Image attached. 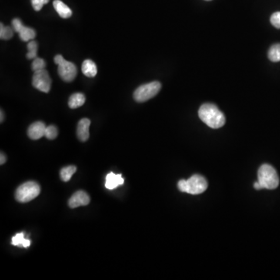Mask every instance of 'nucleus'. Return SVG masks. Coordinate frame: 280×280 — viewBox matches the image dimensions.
<instances>
[{
  "instance_id": "nucleus-25",
  "label": "nucleus",
  "mask_w": 280,
  "mask_h": 280,
  "mask_svg": "<svg viewBox=\"0 0 280 280\" xmlns=\"http://www.w3.org/2000/svg\"><path fill=\"white\" fill-rule=\"evenodd\" d=\"M24 24H23V23L21 22V20L17 19V18L13 20L12 21L13 29H14V31H16V32L19 33V31H21V28H22L23 27H24Z\"/></svg>"
},
{
  "instance_id": "nucleus-11",
  "label": "nucleus",
  "mask_w": 280,
  "mask_h": 280,
  "mask_svg": "<svg viewBox=\"0 0 280 280\" xmlns=\"http://www.w3.org/2000/svg\"><path fill=\"white\" fill-rule=\"evenodd\" d=\"M123 184L124 179L121 176V174H116L115 173L111 172L107 175L105 187L108 189H115L117 187L122 185Z\"/></svg>"
},
{
  "instance_id": "nucleus-15",
  "label": "nucleus",
  "mask_w": 280,
  "mask_h": 280,
  "mask_svg": "<svg viewBox=\"0 0 280 280\" xmlns=\"http://www.w3.org/2000/svg\"><path fill=\"white\" fill-rule=\"evenodd\" d=\"M19 36L21 39L24 41H29L31 40L34 39L36 36V32L32 28H28V27H26L24 26L22 28H21V31H19Z\"/></svg>"
},
{
  "instance_id": "nucleus-20",
  "label": "nucleus",
  "mask_w": 280,
  "mask_h": 280,
  "mask_svg": "<svg viewBox=\"0 0 280 280\" xmlns=\"http://www.w3.org/2000/svg\"><path fill=\"white\" fill-rule=\"evenodd\" d=\"M0 27V38L1 39L9 40L12 38L14 35V30L11 27H6L1 23Z\"/></svg>"
},
{
  "instance_id": "nucleus-28",
  "label": "nucleus",
  "mask_w": 280,
  "mask_h": 280,
  "mask_svg": "<svg viewBox=\"0 0 280 280\" xmlns=\"http://www.w3.org/2000/svg\"><path fill=\"white\" fill-rule=\"evenodd\" d=\"M205 1H211V0H205Z\"/></svg>"
},
{
  "instance_id": "nucleus-19",
  "label": "nucleus",
  "mask_w": 280,
  "mask_h": 280,
  "mask_svg": "<svg viewBox=\"0 0 280 280\" xmlns=\"http://www.w3.org/2000/svg\"><path fill=\"white\" fill-rule=\"evenodd\" d=\"M28 52L27 53V58L34 59L37 58V51H38V43L35 41H31L28 45Z\"/></svg>"
},
{
  "instance_id": "nucleus-7",
  "label": "nucleus",
  "mask_w": 280,
  "mask_h": 280,
  "mask_svg": "<svg viewBox=\"0 0 280 280\" xmlns=\"http://www.w3.org/2000/svg\"><path fill=\"white\" fill-rule=\"evenodd\" d=\"M33 87L41 92L48 93L51 89V80L47 70L41 69L34 72L32 79Z\"/></svg>"
},
{
  "instance_id": "nucleus-21",
  "label": "nucleus",
  "mask_w": 280,
  "mask_h": 280,
  "mask_svg": "<svg viewBox=\"0 0 280 280\" xmlns=\"http://www.w3.org/2000/svg\"><path fill=\"white\" fill-rule=\"evenodd\" d=\"M45 66H46V63H45V60L43 59V58L37 57L33 61L32 69L34 70V72H37V71H39V70L41 69H45Z\"/></svg>"
},
{
  "instance_id": "nucleus-2",
  "label": "nucleus",
  "mask_w": 280,
  "mask_h": 280,
  "mask_svg": "<svg viewBox=\"0 0 280 280\" xmlns=\"http://www.w3.org/2000/svg\"><path fill=\"white\" fill-rule=\"evenodd\" d=\"M178 188L182 192L198 195L203 193L208 188V183L204 177L195 174L188 180H181L178 181Z\"/></svg>"
},
{
  "instance_id": "nucleus-9",
  "label": "nucleus",
  "mask_w": 280,
  "mask_h": 280,
  "mask_svg": "<svg viewBox=\"0 0 280 280\" xmlns=\"http://www.w3.org/2000/svg\"><path fill=\"white\" fill-rule=\"evenodd\" d=\"M46 125L42 121H36L30 125L28 130V135L33 140H38L45 136Z\"/></svg>"
},
{
  "instance_id": "nucleus-14",
  "label": "nucleus",
  "mask_w": 280,
  "mask_h": 280,
  "mask_svg": "<svg viewBox=\"0 0 280 280\" xmlns=\"http://www.w3.org/2000/svg\"><path fill=\"white\" fill-rule=\"evenodd\" d=\"M86 98L84 94L81 93H76V94H72L70 96L69 99H68V107L72 109L80 108V107L84 105L85 103Z\"/></svg>"
},
{
  "instance_id": "nucleus-23",
  "label": "nucleus",
  "mask_w": 280,
  "mask_h": 280,
  "mask_svg": "<svg viewBox=\"0 0 280 280\" xmlns=\"http://www.w3.org/2000/svg\"><path fill=\"white\" fill-rule=\"evenodd\" d=\"M48 2L49 0H31L33 8L36 11H41L43 6L48 4Z\"/></svg>"
},
{
  "instance_id": "nucleus-17",
  "label": "nucleus",
  "mask_w": 280,
  "mask_h": 280,
  "mask_svg": "<svg viewBox=\"0 0 280 280\" xmlns=\"http://www.w3.org/2000/svg\"><path fill=\"white\" fill-rule=\"evenodd\" d=\"M268 59L271 62H278L280 61V44H275L270 47L268 52Z\"/></svg>"
},
{
  "instance_id": "nucleus-24",
  "label": "nucleus",
  "mask_w": 280,
  "mask_h": 280,
  "mask_svg": "<svg viewBox=\"0 0 280 280\" xmlns=\"http://www.w3.org/2000/svg\"><path fill=\"white\" fill-rule=\"evenodd\" d=\"M270 22L275 28L280 29V12H275L270 17Z\"/></svg>"
},
{
  "instance_id": "nucleus-12",
  "label": "nucleus",
  "mask_w": 280,
  "mask_h": 280,
  "mask_svg": "<svg viewBox=\"0 0 280 280\" xmlns=\"http://www.w3.org/2000/svg\"><path fill=\"white\" fill-rule=\"evenodd\" d=\"M53 7L58 15L64 19L69 18L72 16V11L61 0H55L53 2Z\"/></svg>"
},
{
  "instance_id": "nucleus-10",
  "label": "nucleus",
  "mask_w": 280,
  "mask_h": 280,
  "mask_svg": "<svg viewBox=\"0 0 280 280\" xmlns=\"http://www.w3.org/2000/svg\"><path fill=\"white\" fill-rule=\"evenodd\" d=\"M90 126H91V120L88 118H83L79 121L77 125V137L82 142H86L89 138Z\"/></svg>"
},
{
  "instance_id": "nucleus-13",
  "label": "nucleus",
  "mask_w": 280,
  "mask_h": 280,
  "mask_svg": "<svg viewBox=\"0 0 280 280\" xmlns=\"http://www.w3.org/2000/svg\"><path fill=\"white\" fill-rule=\"evenodd\" d=\"M82 72L86 77H94L98 74V68L92 60L87 59L83 62Z\"/></svg>"
},
{
  "instance_id": "nucleus-5",
  "label": "nucleus",
  "mask_w": 280,
  "mask_h": 280,
  "mask_svg": "<svg viewBox=\"0 0 280 280\" xmlns=\"http://www.w3.org/2000/svg\"><path fill=\"white\" fill-rule=\"evenodd\" d=\"M161 89V83L158 81L149 83L138 87L133 94L134 99L137 102L142 103L154 98Z\"/></svg>"
},
{
  "instance_id": "nucleus-18",
  "label": "nucleus",
  "mask_w": 280,
  "mask_h": 280,
  "mask_svg": "<svg viewBox=\"0 0 280 280\" xmlns=\"http://www.w3.org/2000/svg\"><path fill=\"white\" fill-rule=\"evenodd\" d=\"M76 171H77V168H76L75 166H68V167L62 168L61 171H60L61 179L65 181V182H67V181L71 179Z\"/></svg>"
},
{
  "instance_id": "nucleus-22",
  "label": "nucleus",
  "mask_w": 280,
  "mask_h": 280,
  "mask_svg": "<svg viewBox=\"0 0 280 280\" xmlns=\"http://www.w3.org/2000/svg\"><path fill=\"white\" fill-rule=\"evenodd\" d=\"M58 135V129L55 125H49L46 127L45 136L48 139H55Z\"/></svg>"
},
{
  "instance_id": "nucleus-3",
  "label": "nucleus",
  "mask_w": 280,
  "mask_h": 280,
  "mask_svg": "<svg viewBox=\"0 0 280 280\" xmlns=\"http://www.w3.org/2000/svg\"><path fill=\"white\" fill-rule=\"evenodd\" d=\"M258 181L261 189H275L278 186L279 178L275 168L269 164H263L258 172Z\"/></svg>"
},
{
  "instance_id": "nucleus-4",
  "label": "nucleus",
  "mask_w": 280,
  "mask_h": 280,
  "mask_svg": "<svg viewBox=\"0 0 280 280\" xmlns=\"http://www.w3.org/2000/svg\"><path fill=\"white\" fill-rule=\"evenodd\" d=\"M41 188L38 183L28 181L20 185L16 191L15 198L19 202L25 203L32 201L39 195Z\"/></svg>"
},
{
  "instance_id": "nucleus-6",
  "label": "nucleus",
  "mask_w": 280,
  "mask_h": 280,
  "mask_svg": "<svg viewBox=\"0 0 280 280\" xmlns=\"http://www.w3.org/2000/svg\"><path fill=\"white\" fill-rule=\"evenodd\" d=\"M54 61L58 65V74L62 81L65 82L74 81L77 76V68L75 64L68 62L61 55H57Z\"/></svg>"
},
{
  "instance_id": "nucleus-27",
  "label": "nucleus",
  "mask_w": 280,
  "mask_h": 280,
  "mask_svg": "<svg viewBox=\"0 0 280 280\" xmlns=\"http://www.w3.org/2000/svg\"><path fill=\"white\" fill-rule=\"evenodd\" d=\"M4 112H3V111H1V122H3V121H4Z\"/></svg>"
},
{
  "instance_id": "nucleus-16",
  "label": "nucleus",
  "mask_w": 280,
  "mask_h": 280,
  "mask_svg": "<svg viewBox=\"0 0 280 280\" xmlns=\"http://www.w3.org/2000/svg\"><path fill=\"white\" fill-rule=\"evenodd\" d=\"M11 244L14 246L24 247V248H27L30 246L31 242H30L29 240L26 239L24 238V233H19V234H16L12 238Z\"/></svg>"
},
{
  "instance_id": "nucleus-1",
  "label": "nucleus",
  "mask_w": 280,
  "mask_h": 280,
  "mask_svg": "<svg viewBox=\"0 0 280 280\" xmlns=\"http://www.w3.org/2000/svg\"><path fill=\"white\" fill-rule=\"evenodd\" d=\"M198 116L200 119L212 128H220L224 126L226 122L224 113L216 106L215 104H202L198 110Z\"/></svg>"
},
{
  "instance_id": "nucleus-8",
  "label": "nucleus",
  "mask_w": 280,
  "mask_h": 280,
  "mask_svg": "<svg viewBox=\"0 0 280 280\" xmlns=\"http://www.w3.org/2000/svg\"><path fill=\"white\" fill-rule=\"evenodd\" d=\"M91 202V198L87 192L82 190L77 191L68 200V205L70 208H75L77 207L88 205Z\"/></svg>"
},
{
  "instance_id": "nucleus-26",
  "label": "nucleus",
  "mask_w": 280,
  "mask_h": 280,
  "mask_svg": "<svg viewBox=\"0 0 280 280\" xmlns=\"http://www.w3.org/2000/svg\"><path fill=\"white\" fill-rule=\"evenodd\" d=\"M6 162V157L4 154H1V160H0V164L3 165V164H5Z\"/></svg>"
}]
</instances>
